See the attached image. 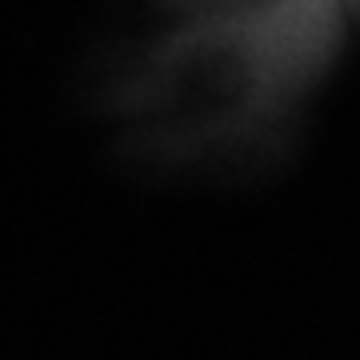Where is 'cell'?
Returning <instances> with one entry per match:
<instances>
[{"mask_svg":"<svg viewBox=\"0 0 360 360\" xmlns=\"http://www.w3.org/2000/svg\"><path fill=\"white\" fill-rule=\"evenodd\" d=\"M176 104L229 148L276 165L333 80L360 0H148Z\"/></svg>","mask_w":360,"mask_h":360,"instance_id":"cell-1","label":"cell"}]
</instances>
